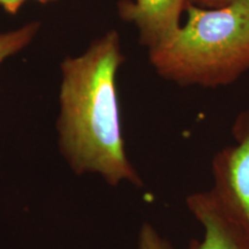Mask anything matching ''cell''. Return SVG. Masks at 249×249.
Segmentation results:
<instances>
[{"label": "cell", "mask_w": 249, "mask_h": 249, "mask_svg": "<svg viewBox=\"0 0 249 249\" xmlns=\"http://www.w3.org/2000/svg\"><path fill=\"white\" fill-rule=\"evenodd\" d=\"M39 30L40 23L33 21L15 29L0 33V66L9 58L26 50L35 40Z\"/></svg>", "instance_id": "cell-6"}, {"label": "cell", "mask_w": 249, "mask_h": 249, "mask_svg": "<svg viewBox=\"0 0 249 249\" xmlns=\"http://www.w3.org/2000/svg\"><path fill=\"white\" fill-rule=\"evenodd\" d=\"M189 0H120L118 14L135 27L141 45L148 50L160 45L181 26Z\"/></svg>", "instance_id": "cell-5"}, {"label": "cell", "mask_w": 249, "mask_h": 249, "mask_svg": "<svg viewBox=\"0 0 249 249\" xmlns=\"http://www.w3.org/2000/svg\"><path fill=\"white\" fill-rule=\"evenodd\" d=\"M233 143L220 149L211 163V191L249 235V105L235 118Z\"/></svg>", "instance_id": "cell-3"}, {"label": "cell", "mask_w": 249, "mask_h": 249, "mask_svg": "<svg viewBox=\"0 0 249 249\" xmlns=\"http://www.w3.org/2000/svg\"><path fill=\"white\" fill-rule=\"evenodd\" d=\"M124 61L120 35L110 30L82 54L61 62L58 143L76 174H96L111 186L141 187L121 127L117 74Z\"/></svg>", "instance_id": "cell-1"}, {"label": "cell", "mask_w": 249, "mask_h": 249, "mask_svg": "<svg viewBox=\"0 0 249 249\" xmlns=\"http://www.w3.org/2000/svg\"><path fill=\"white\" fill-rule=\"evenodd\" d=\"M26 0H0V7L7 14L17 15Z\"/></svg>", "instance_id": "cell-9"}, {"label": "cell", "mask_w": 249, "mask_h": 249, "mask_svg": "<svg viewBox=\"0 0 249 249\" xmlns=\"http://www.w3.org/2000/svg\"><path fill=\"white\" fill-rule=\"evenodd\" d=\"M186 22L148 50L156 73L181 87L218 88L249 71V0L224 7H186Z\"/></svg>", "instance_id": "cell-2"}, {"label": "cell", "mask_w": 249, "mask_h": 249, "mask_svg": "<svg viewBox=\"0 0 249 249\" xmlns=\"http://www.w3.org/2000/svg\"><path fill=\"white\" fill-rule=\"evenodd\" d=\"M186 205L203 229V236L186 249H249L248 233L211 189L188 195Z\"/></svg>", "instance_id": "cell-4"}, {"label": "cell", "mask_w": 249, "mask_h": 249, "mask_svg": "<svg viewBox=\"0 0 249 249\" xmlns=\"http://www.w3.org/2000/svg\"><path fill=\"white\" fill-rule=\"evenodd\" d=\"M193 5L203 8H219L227 6L239 0H189Z\"/></svg>", "instance_id": "cell-8"}, {"label": "cell", "mask_w": 249, "mask_h": 249, "mask_svg": "<svg viewBox=\"0 0 249 249\" xmlns=\"http://www.w3.org/2000/svg\"><path fill=\"white\" fill-rule=\"evenodd\" d=\"M36 1L40 2V4H48V2H52V1H57V0H36Z\"/></svg>", "instance_id": "cell-10"}, {"label": "cell", "mask_w": 249, "mask_h": 249, "mask_svg": "<svg viewBox=\"0 0 249 249\" xmlns=\"http://www.w3.org/2000/svg\"><path fill=\"white\" fill-rule=\"evenodd\" d=\"M138 249H172V246L151 224L144 223L139 232Z\"/></svg>", "instance_id": "cell-7"}]
</instances>
